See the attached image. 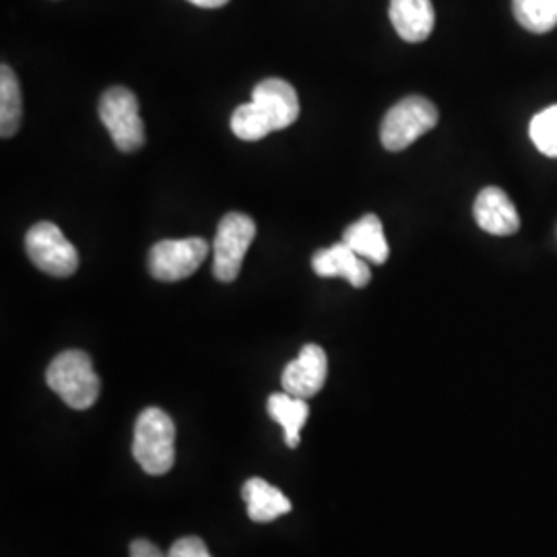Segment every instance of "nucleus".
<instances>
[{"label": "nucleus", "mask_w": 557, "mask_h": 557, "mask_svg": "<svg viewBox=\"0 0 557 557\" xmlns=\"http://www.w3.org/2000/svg\"><path fill=\"white\" fill-rule=\"evenodd\" d=\"M133 457L147 475H165L176 462V425L158 407H149L135 423Z\"/></svg>", "instance_id": "nucleus-1"}, {"label": "nucleus", "mask_w": 557, "mask_h": 557, "mask_svg": "<svg viewBox=\"0 0 557 557\" xmlns=\"http://www.w3.org/2000/svg\"><path fill=\"white\" fill-rule=\"evenodd\" d=\"M48 386L59 395L71 409L85 411L100 397V379L94 370V361L79 349L62 351L52 359L46 370Z\"/></svg>", "instance_id": "nucleus-2"}, {"label": "nucleus", "mask_w": 557, "mask_h": 557, "mask_svg": "<svg viewBox=\"0 0 557 557\" xmlns=\"http://www.w3.org/2000/svg\"><path fill=\"white\" fill-rule=\"evenodd\" d=\"M438 108L425 98L409 96L395 103L380 126L384 149L403 151L438 124Z\"/></svg>", "instance_id": "nucleus-3"}, {"label": "nucleus", "mask_w": 557, "mask_h": 557, "mask_svg": "<svg viewBox=\"0 0 557 557\" xmlns=\"http://www.w3.org/2000/svg\"><path fill=\"white\" fill-rule=\"evenodd\" d=\"M25 250L29 260L52 277H71L79 267L77 248L52 221L32 225L25 236Z\"/></svg>", "instance_id": "nucleus-4"}, {"label": "nucleus", "mask_w": 557, "mask_h": 557, "mask_svg": "<svg viewBox=\"0 0 557 557\" xmlns=\"http://www.w3.org/2000/svg\"><path fill=\"white\" fill-rule=\"evenodd\" d=\"M100 119L122 153H133L145 145V126L139 100L126 87H110L100 100Z\"/></svg>", "instance_id": "nucleus-5"}, {"label": "nucleus", "mask_w": 557, "mask_h": 557, "mask_svg": "<svg viewBox=\"0 0 557 557\" xmlns=\"http://www.w3.org/2000/svg\"><path fill=\"white\" fill-rule=\"evenodd\" d=\"M257 238V223L244 213H227L220 221L218 236L213 242V275L232 283L238 277L244 257Z\"/></svg>", "instance_id": "nucleus-6"}, {"label": "nucleus", "mask_w": 557, "mask_h": 557, "mask_svg": "<svg viewBox=\"0 0 557 557\" xmlns=\"http://www.w3.org/2000/svg\"><path fill=\"white\" fill-rule=\"evenodd\" d=\"M209 255L202 238L161 239L149 252V273L158 281H182L197 273Z\"/></svg>", "instance_id": "nucleus-7"}, {"label": "nucleus", "mask_w": 557, "mask_h": 557, "mask_svg": "<svg viewBox=\"0 0 557 557\" xmlns=\"http://www.w3.org/2000/svg\"><path fill=\"white\" fill-rule=\"evenodd\" d=\"M329 361L320 345L308 343L301 347L298 358L285 366L281 384L283 391L299 398H312L319 395L326 382Z\"/></svg>", "instance_id": "nucleus-8"}, {"label": "nucleus", "mask_w": 557, "mask_h": 557, "mask_svg": "<svg viewBox=\"0 0 557 557\" xmlns=\"http://www.w3.org/2000/svg\"><path fill=\"white\" fill-rule=\"evenodd\" d=\"M252 101L273 124V131H283L298 120V94L287 81L275 77L260 81L252 91Z\"/></svg>", "instance_id": "nucleus-9"}, {"label": "nucleus", "mask_w": 557, "mask_h": 557, "mask_svg": "<svg viewBox=\"0 0 557 557\" xmlns=\"http://www.w3.org/2000/svg\"><path fill=\"white\" fill-rule=\"evenodd\" d=\"M312 269L319 277L345 278L358 289L366 287L372 281L368 260L361 259L358 252H354L345 242H338L326 250H319L312 257Z\"/></svg>", "instance_id": "nucleus-10"}, {"label": "nucleus", "mask_w": 557, "mask_h": 557, "mask_svg": "<svg viewBox=\"0 0 557 557\" xmlns=\"http://www.w3.org/2000/svg\"><path fill=\"white\" fill-rule=\"evenodd\" d=\"M473 213L479 227L492 236H512L520 227L515 202L496 186H487L479 193Z\"/></svg>", "instance_id": "nucleus-11"}, {"label": "nucleus", "mask_w": 557, "mask_h": 557, "mask_svg": "<svg viewBox=\"0 0 557 557\" xmlns=\"http://www.w3.org/2000/svg\"><path fill=\"white\" fill-rule=\"evenodd\" d=\"M388 15L395 32L405 41L419 44L434 32L436 13L432 0H391Z\"/></svg>", "instance_id": "nucleus-12"}, {"label": "nucleus", "mask_w": 557, "mask_h": 557, "mask_svg": "<svg viewBox=\"0 0 557 557\" xmlns=\"http://www.w3.org/2000/svg\"><path fill=\"white\" fill-rule=\"evenodd\" d=\"M343 242L354 252H358L361 259L374 264H384L391 255L382 221L374 213L363 215L361 220L351 223L343 234Z\"/></svg>", "instance_id": "nucleus-13"}, {"label": "nucleus", "mask_w": 557, "mask_h": 557, "mask_svg": "<svg viewBox=\"0 0 557 557\" xmlns=\"http://www.w3.org/2000/svg\"><path fill=\"white\" fill-rule=\"evenodd\" d=\"M242 498L248 506V517L255 522H273L292 512V502L285 494L264 479H248L242 487Z\"/></svg>", "instance_id": "nucleus-14"}, {"label": "nucleus", "mask_w": 557, "mask_h": 557, "mask_svg": "<svg viewBox=\"0 0 557 557\" xmlns=\"http://www.w3.org/2000/svg\"><path fill=\"white\" fill-rule=\"evenodd\" d=\"M267 409H269V416L283 428L285 444L289 448H298L299 432L310 416V407L306 398L294 397L289 393H277L269 397Z\"/></svg>", "instance_id": "nucleus-15"}, {"label": "nucleus", "mask_w": 557, "mask_h": 557, "mask_svg": "<svg viewBox=\"0 0 557 557\" xmlns=\"http://www.w3.org/2000/svg\"><path fill=\"white\" fill-rule=\"evenodd\" d=\"M23 101L17 75L9 64L0 66V135L2 139L13 137L20 131Z\"/></svg>", "instance_id": "nucleus-16"}, {"label": "nucleus", "mask_w": 557, "mask_h": 557, "mask_svg": "<svg viewBox=\"0 0 557 557\" xmlns=\"http://www.w3.org/2000/svg\"><path fill=\"white\" fill-rule=\"evenodd\" d=\"M518 23L533 34H547L557 25V0H512Z\"/></svg>", "instance_id": "nucleus-17"}, {"label": "nucleus", "mask_w": 557, "mask_h": 557, "mask_svg": "<svg viewBox=\"0 0 557 557\" xmlns=\"http://www.w3.org/2000/svg\"><path fill=\"white\" fill-rule=\"evenodd\" d=\"M232 131L242 140H260L275 133L273 124L262 114V110L255 101L242 103L236 108L232 116Z\"/></svg>", "instance_id": "nucleus-18"}, {"label": "nucleus", "mask_w": 557, "mask_h": 557, "mask_svg": "<svg viewBox=\"0 0 557 557\" xmlns=\"http://www.w3.org/2000/svg\"><path fill=\"white\" fill-rule=\"evenodd\" d=\"M529 133L543 156L557 160V106L539 112L537 116L531 120Z\"/></svg>", "instance_id": "nucleus-19"}, {"label": "nucleus", "mask_w": 557, "mask_h": 557, "mask_svg": "<svg viewBox=\"0 0 557 557\" xmlns=\"http://www.w3.org/2000/svg\"><path fill=\"white\" fill-rule=\"evenodd\" d=\"M168 557H211L207 545L199 537H182L170 547Z\"/></svg>", "instance_id": "nucleus-20"}, {"label": "nucleus", "mask_w": 557, "mask_h": 557, "mask_svg": "<svg viewBox=\"0 0 557 557\" xmlns=\"http://www.w3.org/2000/svg\"><path fill=\"white\" fill-rule=\"evenodd\" d=\"M131 557H168L161 554L160 547L147 539H137L131 543Z\"/></svg>", "instance_id": "nucleus-21"}, {"label": "nucleus", "mask_w": 557, "mask_h": 557, "mask_svg": "<svg viewBox=\"0 0 557 557\" xmlns=\"http://www.w3.org/2000/svg\"><path fill=\"white\" fill-rule=\"evenodd\" d=\"M193 4H197L200 9H220L223 4H227L230 0H188Z\"/></svg>", "instance_id": "nucleus-22"}]
</instances>
